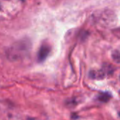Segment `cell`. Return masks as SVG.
I'll list each match as a JSON object with an SVG mask.
<instances>
[{"mask_svg":"<svg viewBox=\"0 0 120 120\" xmlns=\"http://www.w3.org/2000/svg\"><path fill=\"white\" fill-rule=\"evenodd\" d=\"M112 57L116 63H120V52L117 51H113V53L112 54Z\"/></svg>","mask_w":120,"mask_h":120,"instance_id":"cell-4","label":"cell"},{"mask_svg":"<svg viewBox=\"0 0 120 120\" xmlns=\"http://www.w3.org/2000/svg\"><path fill=\"white\" fill-rule=\"evenodd\" d=\"M30 46L27 41H20L12 46L8 51V57L11 60L20 59L28 52Z\"/></svg>","mask_w":120,"mask_h":120,"instance_id":"cell-1","label":"cell"},{"mask_svg":"<svg viewBox=\"0 0 120 120\" xmlns=\"http://www.w3.org/2000/svg\"><path fill=\"white\" fill-rule=\"evenodd\" d=\"M51 48L48 44H43L38 52V60L39 62L44 61L49 54Z\"/></svg>","mask_w":120,"mask_h":120,"instance_id":"cell-2","label":"cell"},{"mask_svg":"<svg viewBox=\"0 0 120 120\" xmlns=\"http://www.w3.org/2000/svg\"><path fill=\"white\" fill-rule=\"evenodd\" d=\"M119 116H120V113H119Z\"/></svg>","mask_w":120,"mask_h":120,"instance_id":"cell-5","label":"cell"},{"mask_svg":"<svg viewBox=\"0 0 120 120\" xmlns=\"http://www.w3.org/2000/svg\"><path fill=\"white\" fill-rule=\"evenodd\" d=\"M110 94L108 93H103L98 96V99L101 102H107L110 99Z\"/></svg>","mask_w":120,"mask_h":120,"instance_id":"cell-3","label":"cell"}]
</instances>
